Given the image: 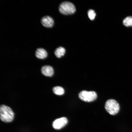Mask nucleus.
Segmentation results:
<instances>
[{"mask_svg":"<svg viewBox=\"0 0 132 132\" xmlns=\"http://www.w3.org/2000/svg\"><path fill=\"white\" fill-rule=\"evenodd\" d=\"M0 118L1 120L5 122H12L14 118V113L9 107L4 105L0 107Z\"/></svg>","mask_w":132,"mask_h":132,"instance_id":"obj_1","label":"nucleus"},{"mask_svg":"<svg viewBox=\"0 0 132 132\" xmlns=\"http://www.w3.org/2000/svg\"><path fill=\"white\" fill-rule=\"evenodd\" d=\"M105 108L106 111L110 114L115 115L119 112L120 107L119 103L115 99H110L105 102Z\"/></svg>","mask_w":132,"mask_h":132,"instance_id":"obj_2","label":"nucleus"},{"mask_svg":"<svg viewBox=\"0 0 132 132\" xmlns=\"http://www.w3.org/2000/svg\"><path fill=\"white\" fill-rule=\"evenodd\" d=\"M59 10L62 14L68 15L74 13L76 11V8L71 2L67 1L62 2L60 5Z\"/></svg>","mask_w":132,"mask_h":132,"instance_id":"obj_3","label":"nucleus"},{"mask_svg":"<svg viewBox=\"0 0 132 132\" xmlns=\"http://www.w3.org/2000/svg\"><path fill=\"white\" fill-rule=\"evenodd\" d=\"M78 97L81 100L86 102H90L95 100L97 95L94 91H88L85 90L80 92L78 94Z\"/></svg>","mask_w":132,"mask_h":132,"instance_id":"obj_4","label":"nucleus"},{"mask_svg":"<svg viewBox=\"0 0 132 132\" xmlns=\"http://www.w3.org/2000/svg\"><path fill=\"white\" fill-rule=\"evenodd\" d=\"M68 122V120L65 117H62L55 120L53 122V126L55 129L59 130L65 126Z\"/></svg>","mask_w":132,"mask_h":132,"instance_id":"obj_5","label":"nucleus"},{"mask_svg":"<svg viewBox=\"0 0 132 132\" xmlns=\"http://www.w3.org/2000/svg\"><path fill=\"white\" fill-rule=\"evenodd\" d=\"M41 22L42 25L46 28L52 27L54 24L53 18L48 15L43 16L41 18Z\"/></svg>","mask_w":132,"mask_h":132,"instance_id":"obj_6","label":"nucleus"},{"mask_svg":"<svg viewBox=\"0 0 132 132\" xmlns=\"http://www.w3.org/2000/svg\"><path fill=\"white\" fill-rule=\"evenodd\" d=\"M41 72L43 75L47 77L52 76L54 73L53 68L49 65H45L42 67L41 69Z\"/></svg>","mask_w":132,"mask_h":132,"instance_id":"obj_7","label":"nucleus"},{"mask_svg":"<svg viewBox=\"0 0 132 132\" xmlns=\"http://www.w3.org/2000/svg\"><path fill=\"white\" fill-rule=\"evenodd\" d=\"M35 55L37 58L43 59L47 57V53L44 49L40 48L36 49L35 52Z\"/></svg>","mask_w":132,"mask_h":132,"instance_id":"obj_8","label":"nucleus"},{"mask_svg":"<svg viewBox=\"0 0 132 132\" xmlns=\"http://www.w3.org/2000/svg\"><path fill=\"white\" fill-rule=\"evenodd\" d=\"M65 52L66 50L64 47H59L56 49L54 53L56 57L60 58L64 55Z\"/></svg>","mask_w":132,"mask_h":132,"instance_id":"obj_9","label":"nucleus"},{"mask_svg":"<svg viewBox=\"0 0 132 132\" xmlns=\"http://www.w3.org/2000/svg\"><path fill=\"white\" fill-rule=\"evenodd\" d=\"M54 93L55 94L61 95L63 94L65 91L64 88L61 86H56L54 87L53 89Z\"/></svg>","mask_w":132,"mask_h":132,"instance_id":"obj_10","label":"nucleus"},{"mask_svg":"<svg viewBox=\"0 0 132 132\" xmlns=\"http://www.w3.org/2000/svg\"><path fill=\"white\" fill-rule=\"evenodd\" d=\"M123 24L127 27L132 26V16H129L125 18L123 21Z\"/></svg>","mask_w":132,"mask_h":132,"instance_id":"obj_11","label":"nucleus"},{"mask_svg":"<svg viewBox=\"0 0 132 132\" xmlns=\"http://www.w3.org/2000/svg\"><path fill=\"white\" fill-rule=\"evenodd\" d=\"M88 17L90 20H93L94 19L96 13L93 10H89L88 11Z\"/></svg>","mask_w":132,"mask_h":132,"instance_id":"obj_12","label":"nucleus"},{"mask_svg":"<svg viewBox=\"0 0 132 132\" xmlns=\"http://www.w3.org/2000/svg\"></svg>","mask_w":132,"mask_h":132,"instance_id":"obj_13","label":"nucleus"}]
</instances>
